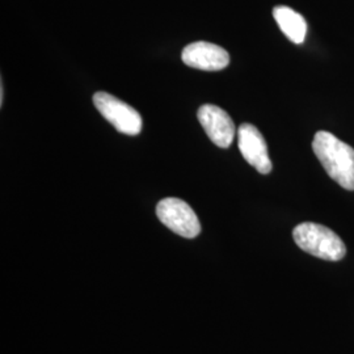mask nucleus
<instances>
[{
	"instance_id": "8",
	"label": "nucleus",
	"mask_w": 354,
	"mask_h": 354,
	"mask_svg": "<svg viewBox=\"0 0 354 354\" xmlns=\"http://www.w3.org/2000/svg\"><path fill=\"white\" fill-rule=\"evenodd\" d=\"M273 17L277 21L282 33L291 42L297 45L304 44L307 33V23L301 13L295 12L290 7L279 6L273 10Z\"/></svg>"
},
{
	"instance_id": "1",
	"label": "nucleus",
	"mask_w": 354,
	"mask_h": 354,
	"mask_svg": "<svg viewBox=\"0 0 354 354\" xmlns=\"http://www.w3.org/2000/svg\"><path fill=\"white\" fill-rule=\"evenodd\" d=\"M313 149L319 162L344 189L354 190V149L328 131H317Z\"/></svg>"
},
{
	"instance_id": "4",
	"label": "nucleus",
	"mask_w": 354,
	"mask_h": 354,
	"mask_svg": "<svg viewBox=\"0 0 354 354\" xmlns=\"http://www.w3.org/2000/svg\"><path fill=\"white\" fill-rule=\"evenodd\" d=\"M159 221L177 235L193 239L201 232V223L189 205L178 198H165L156 206Z\"/></svg>"
},
{
	"instance_id": "5",
	"label": "nucleus",
	"mask_w": 354,
	"mask_h": 354,
	"mask_svg": "<svg viewBox=\"0 0 354 354\" xmlns=\"http://www.w3.org/2000/svg\"><path fill=\"white\" fill-rule=\"evenodd\" d=\"M197 118L214 145L221 149H227L231 146L236 129L226 111L216 105L206 104L198 109Z\"/></svg>"
},
{
	"instance_id": "3",
	"label": "nucleus",
	"mask_w": 354,
	"mask_h": 354,
	"mask_svg": "<svg viewBox=\"0 0 354 354\" xmlns=\"http://www.w3.org/2000/svg\"><path fill=\"white\" fill-rule=\"evenodd\" d=\"M93 104L102 117L112 124L117 131L127 136H138L142 130L140 114L127 102L106 92L93 95Z\"/></svg>"
},
{
	"instance_id": "2",
	"label": "nucleus",
	"mask_w": 354,
	"mask_h": 354,
	"mask_svg": "<svg viewBox=\"0 0 354 354\" xmlns=\"http://www.w3.org/2000/svg\"><path fill=\"white\" fill-rule=\"evenodd\" d=\"M292 238L302 251L322 260L340 261L346 254L340 236L330 228L317 223L304 222L298 225L292 231Z\"/></svg>"
},
{
	"instance_id": "7",
	"label": "nucleus",
	"mask_w": 354,
	"mask_h": 354,
	"mask_svg": "<svg viewBox=\"0 0 354 354\" xmlns=\"http://www.w3.org/2000/svg\"><path fill=\"white\" fill-rule=\"evenodd\" d=\"M181 59L187 66L203 71H219L226 68L230 64L227 51L205 41L193 42L185 46L181 53Z\"/></svg>"
},
{
	"instance_id": "6",
	"label": "nucleus",
	"mask_w": 354,
	"mask_h": 354,
	"mask_svg": "<svg viewBox=\"0 0 354 354\" xmlns=\"http://www.w3.org/2000/svg\"><path fill=\"white\" fill-rule=\"evenodd\" d=\"M238 146L247 163L254 167L260 174L268 175L272 171L268 146L263 134L251 124H243L238 129Z\"/></svg>"
}]
</instances>
